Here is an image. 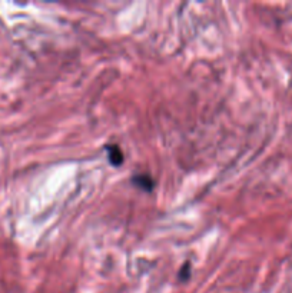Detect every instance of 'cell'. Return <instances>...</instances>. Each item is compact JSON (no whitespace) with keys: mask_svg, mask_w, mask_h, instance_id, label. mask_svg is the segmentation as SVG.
<instances>
[{"mask_svg":"<svg viewBox=\"0 0 292 293\" xmlns=\"http://www.w3.org/2000/svg\"><path fill=\"white\" fill-rule=\"evenodd\" d=\"M132 182L135 186H138L139 189L145 190V192H152L155 188V182L149 175L146 173H141V175H135L132 178Z\"/></svg>","mask_w":292,"mask_h":293,"instance_id":"2","label":"cell"},{"mask_svg":"<svg viewBox=\"0 0 292 293\" xmlns=\"http://www.w3.org/2000/svg\"><path fill=\"white\" fill-rule=\"evenodd\" d=\"M189 269H190V266H189V263H186V265L182 267V270L179 272V277H182V279H188Z\"/></svg>","mask_w":292,"mask_h":293,"instance_id":"3","label":"cell"},{"mask_svg":"<svg viewBox=\"0 0 292 293\" xmlns=\"http://www.w3.org/2000/svg\"><path fill=\"white\" fill-rule=\"evenodd\" d=\"M105 151L108 155V161L112 166L119 168L121 165H123L125 155H123V152L121 151V148L118 144H108V146H105Z\"/></svg>","mask_w":292,"mask_h":293,"instance_id":"1","label":"cell"}]
</instances>
